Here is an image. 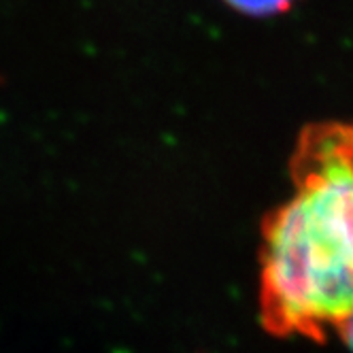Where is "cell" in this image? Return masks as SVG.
I'll list each match as a JSON object with an SVG mask.
<instances>
[{"mask_svg": "<svg viewBox=\"0 0 353 353\" xmlns=\"http://www.w3.org/2000/svg\"><path fill=\"white\" fill-rule=\"evenodd\" d=\"M225 3L247 15H274L290 9L294 0H225Z\"/></svg>", "mask_w": 353, "mask_h": 353, "instance_id": "obj_2", "label": "cell"}, {"mask_svg": "<svg viewBox=\"0 0 353 353\" xmlns=\"http://www.w3.org/2000/svg\"><path fill=\"white\" fill-rule=\"evenodd\" d=\"M339 334L349 343V347H351V351H353V317H351V319L341 327V332H339Z\"/></svg>", "mask_w": 353, "mask_h": 353, "instance_id": "obj_3", "label": "cell"}, {"mask_svg": "<svg viewBox=\"0 0 353 353\" xmlns=\"http://www.w3.org/2000/svg\"><path fill=\"white\" fill-rule=\"evenodd\" d=\"M294 192L264 223L260 309L272 334L321 341L353 317V128L302 132Z\"/></svg>", "mask_w": 353, "mask_h": 353, "instance_id": "obj_1", "label": "cell"}]
</instances>
